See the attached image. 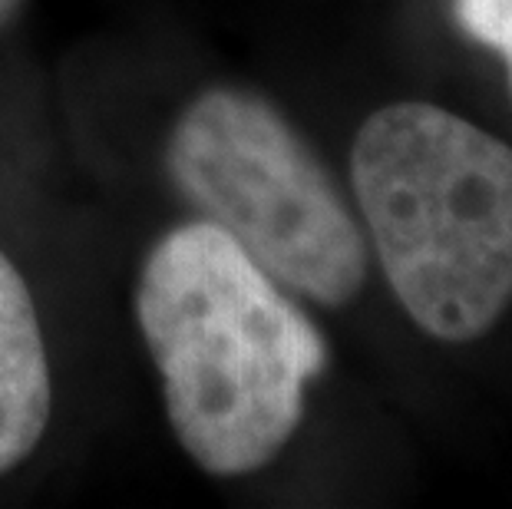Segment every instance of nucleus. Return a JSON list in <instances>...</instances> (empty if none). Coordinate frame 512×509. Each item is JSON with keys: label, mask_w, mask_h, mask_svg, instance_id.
Instances as JSON below:
<instances>
[{"label": "nucleus", "mask_w": 512, "mask_h": 509, "mask_svg": "<svg viewBox=\"0 0 512 509\" xmlns=\"http://www.w3.org/2000/svg\"><path fill=\"white\" fill-rule=\"evenodd\" d=\"M182 450L215 476L265 467L304 414L324 341L219 225L189 222L152 248L136 288Z\"/></svg>", "instance_id": "obj_1"}, {"label": "nucleus", "mask_w": 512, "mask_h": 509, "mask_svg": "<svg viewBox=\"0 0 512 509\" xmlns=\"http://www.w3.org/2000/svg\"><path fill=\"white\" fill-rule=\"evenodd\" d=\"M351 176L410 318L479 338L512 301V149L440 106L394 103L361 126Z\"/></svg>", "instance_id": "obj_2"}, {"label": "nucleus", "mask_w": 512, "mask_h": 509, "mask_svg": "<svg viewBox=\"0 0 512 509\" xmlns=\"http://www.w3.org/2000/svg\"><path fill=\"white\" fill-rule=\"evenodd\" d=\"M179 189L219 229L298 295L347 305L364 285V235L311 149L265 100L209 90L169 143Z\"/></svg>", "instance_id": "obj_3"}, {"label": "nucleus", "mask_w": 512, "mask_h": 509, "mask_svg": "<svg viewBox=\"0 0 512 509\" xmlns=\"http://www.w3.org/2000/svg\"><path fill=\"white\" fill-rule=\"evenodd\" d=\"M50 424V364L34 298L0 252V473L37 450Z\"/></svg>", "instance_id": "obj_4"}, {"label": "nucleus", "mask_w": 512, "mask_h": 509, "mask_svg": "<svg viewBox=\"0 0 512 509\" xmlns=\"http://www.w3.org/2000/svg\"><path fill=\"white\" fill-rule=\"evenodd\" d=\"M456 20L470 37L503 53L512 90V0H456Z\"/></svg>", "instance_id": "obj_5"}, {"label": "nucleus", "mask_w": 512, "mask_h": 509, "mask_svg": "<svg viewBox=\"0 0 512 509\" xmlns=\"http://www.w3.org/2000/svg\"><path fill=\"white\" fill-rule=\"evenodd\" d=\"M10 4H14V0H0V17L7 14V10H10Z\"/></svg>", "instance_id": "obj_6"}]
</instances>
